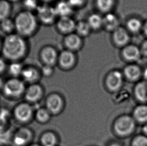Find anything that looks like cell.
<instances>
[{
	"label": "cell",
	"mask_w": 147,
	"mask_h": 146,
	"mask_svg": "<svg viewBox=\"0 0 147 146\" xmlns=\"http://www.w3.org/2000/svg\"><path fill=\"white\" fill-rule=\"evenodd\" d=\"M137 124L144 125L147 123V104H140L133 111L132 115Z\"/></svg>",
	"instance_id": "d6986e66"
},
{
	"label": "cell",
	"mask_w": 147,
	"mask_h": 146,
	"mask_svg": "<svg viewBox=\"0 0 147 146\" xmlns=\"http://www.w3.org/2000/svg\"><path fill=\"white\" fill-rule=\"evenodd\" d=\"M139 47L142 57L147 58V39L142 42Z\"/></svg>",
	"instance_id": "e575fe53"
},
{
	"label": "cell",
	"mask_w": 147,
	"mask_h": 146,
	"mask_svg": "<svg viewBox=\"0 0 147 146\" xmlns=\"http://www.w3.org/2000/svg\"><path fill=\"white\" fill-rule=\"evenodd\" d=\"M134 96L140 104L147 103V81H140L136 83L133 89Z\"/></svg>",
	"instance_id": "2e32d148"
},
{
	"label": "cell",
	"mask_w": 147,
	"mask_h": 146,
	"mask_svg": "<svg viewBox=\"0 0 147 146\" xmlns=\"http://www.w3.org/2000/svg\"><path fill=\"white\" fill-rule=\"evenodd\" d=\"M25 90V85L17 78H12L4 82L2 92L6 97L15 98L22 95Z\"/></svg>",
	"instance_id": "5b68a950"
},
{
	"label": "cell",
	"mask_w": 147,
	"mask_h": 146,
	"mask_svg": "<svg viewBox=\"0 0 147 146\" xmlns=\"http://www.w3.org/2000/svg\"><path fill=\"white\" fill-rule=\"evenodd\" d=\"M143 22L137 17L129 18L125 23V29L129 34H137L142 31Z\"/></svg>",
	"instance_id": "7402d4cb"
},
{
	"label": "cell",
	"mask_w": 147,
	"mask_h": 146,
	"mask_svg": "<svg viewBox=\"0 0 147 146\" xmlns=\"http://www.w3.org/2000/svg\"><path fill=\"white\" fill-rule=\"evenodd\" d=\"M83 38L75 32L64 36L63 45L65 49L76 53L81 50L84 46Z\"/></svg>",
	"instance_id": "30bf717a"
},
{
	"label": "cell",
	"mask_w": 147,
	"mask_h": 146,
	"mask_svg": "<svg viewBox=\"0 0 147 146\" xmlns=\"http://www.w3.org/2000/svg\"><path fill=\"white\" fill-rule=\"evenodd\" d=\"M46 105L48 110L53 113H56L59 111L62 106V101L59 95H52L47 100Z\"/></svg>",
	"instance_id": "603a6c76"
},
{
	"label": "cell",
	"mask_w": 147,
	"mask_h": 146,
	"mask_svg": "<svg viewBox=\"0 0 147 146\" xmlns=\"http://www.w3.org/2000/svg\"><path fill=\"white\" fill-rule=\"evenodd\" d=\"M58 17H71L74 11L67 0H60L54 6Z\"/></svg>",
	"instance_id": "ac0fdd59"
},
{
	"label": "cell",
	"mask_w": 147,
	"mask_h": 146,
	"mask_svg": "<svg viewBox=\"0 0 147 146\" xmlns=\"http://www.w3.org/2000/svg\"><path fill=\"white\" fill-rule=\"evenodd\" d=\"M39 146V145H38L35 144V145H32V146Z\"/></svg>",
	"instance_id": "bcb514c9"
},
{
	"label": "cell",
	"mask_w": 147,
	"mask_h": 146,
	"mask_svg": "<svg viewBox=\"0 0 147 146\" xmlns=\"http://www.w3.org/2000/svg\"><path fill=\"white\" fill-rule=\"evenodd\" d=\"M9 2H10L11 3H16V2H20L22 0H8Z\"/></svg>",
	"instance_id": "ee69618b"
},
{
	"label": "cell",
	"mask_w": 147,
	"mask_h": 146,
	"mask_svg": "<svg viewBox=\"0 0 147 146\" xmlns=\"http://www.w3.org/2000/svg\"><path fill=\"white\" fill-rule=\"evenodd\" d=\"M137 123L133 117L129 115H124L119 117L114 124V130L119 136H129L135 132Z\"/></svg>",
	"instance_id": "3957f363"
},
{
	"label": "cell",
	"mask_w": 147,
	"mask_h": 146,
	"mask_svg": "<svg viewBox=\"0 0 147 146\" xmlns=\"http://www.w3.org/2000/svg\"><path fill=\"white\" fill-rule=\"evenodd\" d=\"M42 71L43 75L46 76H49L53 72L52 66L44 65L42 68Z\"/></svg>",
	"instance_id": "d590c367"
},
{
	"label": "cell",
	"mask_w": 147,
	"mask_h": 146,
	"mask_svg": "<svg viewBox=\"0 0 147 146\" xmlns=\"http://www.w3.org/2000/svg\"><path fill=\"white\" fill-rule=\"evenodd\" d=\"M32 115V108L26 103L17 105L14 110V116L17 120L25 123L30 120Z\"/></svg>",
	"instance_id": "4fadbf2b"
},
{
	"label": "cell",
	"mask_w": 147,
	"mask_h": 146,
	"mask_svg": "<svg viewBox=\"0 0 147 146\" xmlns=\"http://www.w3.org/2000/svg\"><path fill=\"white\" fill-rule=\"evenodd\" d=\"M14 19L15 33L27 39L34 36L39 29V22L35 13L22 10L18 13Z\"/></svg>",
	"instance_id": "7a4b0ae2"
},
{
	"label": "cell",
	"mask_w": 147,
	"mask_h": 146,
	"mask_svg": "<svg viewBox=\"0 0 147 146\" xmlns=\"http://www.w3.org/2000/svg\"><path fill=\"white\" fill-rule=\"evenodd\" d=\"M130 146H147V137L143 134L136 135L132 139Z\"/></svg>",
	"instance_id": "1f68e13d"
},
{
	"label": "cell",
	"mask_w": 147,
	"mask_h": 146,
	"mask_svg": "<svg viewBox=\"0 0 147 146\" xmlns=\"http://www.w3.org/2000/svg\"><path fill=\"white\" fill-rule=\"evenodd\" d=\"M92 31L91 28L86 20H80L76 22L75 33L82 38H86L90 36Z\"/></svg>",
	"instance_id": "cb8c5ba5"
},
{
	"label": "cell",
	"mask_w": 147,
	"mask_h": 146,
	"mask_svg": "<svg viewBox=\"0 0 147 146\" xmlns=\"http://www.w3.org/2000/svg\"><path fill=\"white\" fill-rule=\"evenodd\" d=\"M4 82L1 77H0V91H2V89L4 86Z\"/></svg>",
	"instance_id": "60d3db41"
},
{
	"label": "cell",
	"mask_w": 147,
	"mask_h": 146,
	"mask_svg": "<svg viewBox=\"0 0 147 146\" xmlns=\"http://www.w3.org/2000/svg\"><path fill=\"white\" fill-rule=\"evenodd\" d=\"M3 43V39H2L1 37H0V52H1V50H2Z\"/></svg>",
	"instance_id": "7bdbcfd3"
},
{
	"label": "cell",
	"mask_w": 147,
	"mask_h": 146,
	"mask_svg": "<svg viewBox=\"0 0 147 146\" xmlns=\"http://www.w3.org/2000/svg\"><path fill=\"white\" fill-rule=\"evenodd\" d=\"M32 134L28 129L22 128L19 129L12 138L13 142L16 146H24L30 140Z\"/></svg>",
	"instance_id": "e0dca14e"
},
{
	"label": "cell",
	"mask_w": 147,
	"mask_h": 146,
	"mask_svg": "<svg viewBox=\"0 0 147 146\" xmlns=\"http://www.w3.org/2000/svg\"><path fill=\"white\" fill-rule=\"evenodd\" d=\"M143 71L140 66L136 63H130L125 66L123 70V77L131 82L141 81L143 77Z\"/></svg>",
	"instance_id": "8fae6325"
},
{
	"label": "cell",
	"mask_w": 147,
	"mask_h": 146,
	"mask_svg": "<svg viewBox=\"0 0 147 146\" xmlns=\"http://www.w3.org/2000/svg\"><path fill=\"white\" fill-rule=\"evenodd\" d=\"M21 76L25 81L28 82H32L37 79L38 73L34 68L27 67L25 69L23 68Z\"/></svg>",
	"instance_id": "83f0119b"
},
{
	"label": "cell",
	"mask_w": 147,
	"mask_h": 146,
	"mask_svg": "<svg viewBox=\"0 0 147 146\" xmlns=\"http://www.w3.org/2000/svg\"><path fill=\"white\" fill-rule=\"evenodd\" d=\"M142 32H143L145 36L147 38V20L143 23V26L142 29Z\"/></svg>",
	"instance_id": "74e56055"
},
{
	"label": "cell",
	"mask_w": 147,
	"mask_h": 146,
	"mask_svg": "<svg viewBox=\"0 0 147 146\" xmlns=\"http://www.w3.org/2000/svg\"><path fill=\"white\" fill-rule=\"evenodd\" d=\"M111 34V42L115 47L121 49L130 44V34L125 27L120 26Z\"/></svg>",
	"instance_id": "8992f818"
},
{
	"label": "cell",
	"mask_w": 147,
	"mask_h": 146,
	"mask_svg": "<svg viewBox=\"0 0 147 146\" xmlns=\"http://www.w3.org/2000/svg\"><path fill=\"white\" fill-rule=\"evenodd\" d=\"M143 77L144 78V80L147 81V67L143 71Z\"/></svg>",
	"instance_id": "ab89813d"
},
{
	"label": "cell",
	"mask_w": 147,
	"mask_h": 146,
	"mask_svg": "<svg viewBox=\"0 0 147 146\" xmlns=\"http://www.w3.org/2000/svg\"><path fill=\"white\" fill-rule=\"evenodd\" d=\"M59 53L51 45L44 46L40 50L39 57L45 65L53 66L57 62Z\"/></svg>",
	"instance_id": "9c48e42d"
},
{
	"label": "cell",
	"mask_w": 147,
	"mask_h": 146,
	"mask_svg": "<svg viewBox=\"0 0 147 146\" xmlns=\"http://www.w3.org/2000/svg\"><path fill=\"white\" fill-rule=\"evenodd\" d=\"M37 118L38 120L41 122H46L49 118L48 111L44 109H40L37 113Z\"/></svg>",
	"instance_id": "836d02e7"
},
{
	"label": "cell",
	"mask_w": 147,
	"mask_h": 146,
	"mask_svg": "<svg viewBox=\"0 0 147 146\" xmlns=\"http://www.w3.org/2000/svg\"><path fill=\"white\" fill-rule=\"evenodd\" d=\"M142 130V134L147 137V123L143 125Z\"/></svg>",
	"instance_id": "f35d334b"
},
{
	"label": "cell",
	"mask_w": 147,
	"mask_h": 146,
	"mask_svg": "<svg viewBox=\"0 0 147 146\" xmlns=\"http://www.w3.org/2000/svg\"><path fill=\"white\" fill-rule=\"evenodd\" d=\"M44 4H49L50 3L53 1L54 0H39Z\"/></svg>",
	"instance_id": "b9f144b4"
},
{
	"label": "cell",
	"mask_w": 147,
	"mask_h": 146,
	"mask_svg": "<svg viewBox=\"0 0 147 146\" xmlns=\"http://www.w3.org/2000/svg\"><path fill=\"white\" fill-rule=\"evenodd\" d=\"M74 10L84 8L87 3L88 0H67Z\"/></svg>",
	"instance_id": "d6a6232c"
},
{
	"label": "cell",
	"mask_w": 147,
	"mask_h": 146,
	"mask_svg": "<svg viewBox=\"0 0 147 146\" xmlns=\"http://www.w3.org/2000/svg\"><path fill=\"white\" fill-rule=\"evenodd\" d=\"M86 21L93 32L103 29V15L99 13H93L88 16Z\"/></svg>",
	"instance_id": "ffe728a7"
},
{
	"label": "cell",
	"mask_w": 147,
	"mask_h": 146,
	"mask_svg": "<svg viewBox=\"0 0 147 146\" xmlns=\"http://www.w3.org/2000/svg\"><path fill=\"white\" fill-rule=\"evenodd\" d=\"M121 26L119 17L113 12L103 15V29L112 33Z\"/></svg>",
	"instance_id": "5bb4252c"
},
{
	"label": "cell",
	"mask_w": 147,
	"mask_h": 146,
	"mask_svg": "<svg viewBox=\"0 0 147 146\" xmlns=\"http://www.w3.org/2000/svg\"><path fill=\"white\" fill-rule=\"evenodd\" d=\"M117 5V0H95V6L100 14L113 12Z\"/></svg>",
	"instance_id": "44dd1931"
},
{
	"label": "cell",
	"mask_w": 147,
	"mask_h": 146,
	"mask_svg": "<svg viewBox=\"0 0 147 146\" xmlns=\"http://www.w3.org/2000/svg\"><path fill=\"white\" fill-rule=\"evenodd\" d=\"M23 67L19 62H11L8 67V70L13 78H17L21 75Z\"/></svg>",
	"instance_id": "f1b7e54d"
},
{
	"label": "cell",
	"mask_w": 147,
	"mask_h": 146,
	"mask_svg": "<svg viewBox=\"0 0 147 146\" xmlns=\"http://www.w3.org/2000/svg\"><path fill=\"white\" fill-rule=\"evenodd\" d=\"M24 10L29 12H36L40 5L39 0H22Z\"/></svg>",
	"instance_id": "4dcf8cb0"
},
{
	"label": "cell",
	"mask_w": 147,
	"mask_h": 146,
	"mask_svg": "<svg viewBox=\"0 0 147 146\" xmlns=\"http://www.w3.org/2000/svg\"><path fill=\"white\" fill-rule=\"evenodd\" d=\"M76 22L72 17H62L57 19L56 22V30L64 36L75 32Z\"/></svg>",
	"instance_id": "ba28073f"
},
{
	"label": "cell",
	"mask_w": 147,
	"mask_h": 146,
	"mask_svg": "<svg viewBox=\"0 0 147 146\" xmlns=\"http://www.w3.org/2000/svg\"><path fill=\"white\" fill-rule=\"evenodd\" d=\"M121 55L123 59L129 63H136L142 57L139 47L133 44H129L121 49Z\"/></svg>",
	"instance_id": "52a82bcc"
},
{
	"label": "cell",
	"mask_w": 147,
	"mask_h": 146,
	"mask_svg": "<svg viewBox=\"0 0 147 146\" xmlns=\"http://www.w3.org/2000/svg\"><path fill=\"white\" fill-rule=\"evenodd\" d=\"M29 50L27 39L15 33L4 38L1 53L5 59L14 62L25 57Z\"/></svg>",
	"instance_id": "6da1fadb"
},
{
	"label": "cell",
	"mask_w": 147,
	"mask_h": 146,
	"mask_svg": "<svg viewBox=\"0 0 147 146\" xmlns=\"http://www.w3.org/2000/svg\"><path fill=\"white\" fill-rule=\"evenodd\" d=\"M42 94V90L40 86L33 85L28 88L25 94L26 100L29 102H33L39 99Z\"/></svg>",
	"instance_id": "d4e9b609"
},
{
	"label": "cell",
	"mask_w": 147,
	"mask_h": 146,
	"mask_svg": "<svg viewBox=\"0 0 147 146\" xmlns=\"http://www.w3.org/2000/svg\"><path fill=\"white\" fill-rule=\"evenodd\" d=\"M123 75L119 70H114L108 75L107 85L111 91H117L121 88L123 84Z\"/></svg>",
	"instance_id": "9a60e30c"
},
{
	"label": "cell",
	"mask_w": 147,
	"mask_h": 146,
	"mask_svg": "<svg viewBox=\"0 0 147 146\" xmlns=\"http://www.w3.org/2000/svg\"><path fill=\"white\" fill-rule=\"evenodd\" d=\"M41 142L43 146H55L57 139L53 133H46L42 136Z\"/></svg>",
	"instance_id": "f546056e"
},
{
	"label": "cell",
	"mask_w": 147,
	"mask_h": 146,
	"mask_svg": "<svg viewBox=\"0 0 147 146\" xmlns=\"http://www.w3.org/2000/svg\"><path fill=\"white\" fill-rule=\"evenodd\" d=\"M11 4L8 0H0V22L10 18L12 10Z\"/></svg>",
	"instance_id": "4316f807"
},
{
	"label": "cell",
	"mask_w": 147,
	"mask_h": 146,
	"mask_svg": "<svg viewBox=\"0 0 147 146\" xmlns=\"http://www.w3.org/2000/svg\"><path fill=\"white\" fill-rule=\"evenodd\" d=\"M76 61V53L68 50H63L59 53L57 62L64 69H69L74 65Z\"/></svg>",
	"instance_id": "7c38bea8"
},
{
	"label": "cell",
	"mask_w": 147,
	"mask_h": 146,
	"mask_svg": "<svg viewBox=\"0 0 147 146\" xmlns=\"http://www.w3.org/2000/svg\"><path fill=\"white\" fill-rule=\"evenodd\" d=\"M7 68V64L4 58L0 56V74H1L6 71Z\"/></svg>",
	"instance_id": "8d00e7d4"
},
{
	"label": "cell",
	"mask_w": 147,
	"mask_h": 146,
	"mask_svg": "<svg viewBox=\"0 0 147 146\" xmlns=\"http://www.w3.org/2000/svg\"><path fill=\"white\" fill-rule=\"evenodd\" d=\"M121 146L117 144H113L111 145V146Z\"/></svg>",
	"instance_id": "f6af8a7d"
},
{
	"label": "cell",
	"mask_w": 147,
	"mask_h": 146,
	"mask_svg": "<svg viewBox=\"0 0 147 146\" xmlns=\"http://www.w3.org/2000/svg\"><path fill=\"white\" fill-rule=\"evenodd\" d=\"M37 18L40 24L44 26H51L55 24L58 17L54 6L49 4L40 5L35 12Z\"/></svg>",
	"instance_id": "277c9868"
},
{
	"label": "cell",
	"mask_w": 147,
	"mask_h": 146,
	"mask_svg": "<svg viewBox=\"0 0 147 146\" xmlns=\"http://www.w3.org/2000/svg\"><path fill=\"white\" fill-rule=\"evenodd\" d=\"M0 31L6 36L15 33V26L14 19L10 17L0 22Z\"/></svg>",
	"instance_id": "484cf974"
}]
</instances>
